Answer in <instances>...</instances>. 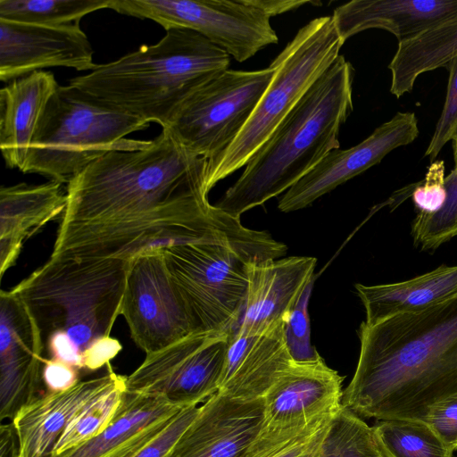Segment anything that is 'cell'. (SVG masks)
Here are the masks:
<instances>
[{"instance_id": "6da1fadb", "label": "cell", "mask_w": 457, "mask_h": 457, "mask_svg": "<svg viewBox=\"0 0 457 457\" xmlns=\"http://www.w3.org/2000/svg\"><path fill=\"white\" fill-rule=\"evenodd\" d=\"M207 160L168 128L144 147L101 156L67 184L52 258H116L184 244L229 248L243 260L262 234L208 201Z\"/></svg>"}, {"instance_id": "7a4b0ae2", "label": "cell", "mask_w": 457, "mask_h": 457, "mask_svg": "<svg viewBox=\"0 0 457 457\" xmlns=\"http://www.w3.org/2000/svg\"><path fill=\"white\" fill-rule=\"evenodd\" d=\"M355 372L341 404L377 420H423L430 404L457 393V295L417 313L359 328Z\"/></svg>"}, {"instance_id": "3957f363", "label": "cell", "mask_w": 457, "mask_h": 457, "mask_svg": "<svg viewBox=\"0 0 457 457\" xmlns=\"http://www.w3.org/2000/svg\"><path fill=\"white\" fill-rule=\"evenodd\" d=\"M354 69L339 55L245 165L215 204L241 214L287 191L340 147L339 131L353 109Z\"/></svg>"}, {"instance_id": "277c9868", "label": "cell", "mask_w": 457, "mask_h": 457, "mask_svg": "<svg viewBox=\"0 0 457 457\" xmlns=\"http://www.w3.org/2000/svg\"><path fill=\"white\" fill-rule=\"evenodd\" d=\"M154 45L98 64L69 85L166 128L182 103L198 87L228 70L229 54L195 31L165 30Z\"/></svg>"}, {"instance_id": "5b68a950", "label": "cell", "mask_w": 457, "mask_h": 457, "mask_svg": "<svg viewBox=\"0 0 457 457\" xmlns=\"http://www.w3.org/2000/svg\"><path fill=\"white\" fill-rule=\"evenodd\" d=\"M129 265L116 258L50 257L11 290L31 312L44 343L63 332L82 361L94 342L110 336L121 314Z\"/></svg>"}, {"instance_id": "8992f818", "label": "cell", "mask_w": 457, "mask_h": 457, "mask_svg": "<svg viewBox=\"0 0 457 457\" xmlns=\"http://www.w3.org/2000/svg\"><path fill=\"white\" fill-rule=\"evenodd\" d=\"M149 123L71 85L58 86L37 124L23 173L68 184L112 151H133L148 141L126 138Z\"/></svg>"}, {"instance_id": "52a82bcc", "label": "cell", "mask_w": 457, "mask_h": 457, "mask_svg": "<svg viewBox=\"0 0 457 457\" xmlns=\"http://www.w3.org/2000/svg\"><path fill=\"white\" fill-rule=\"evenodd\" d=\"M331 16L302 27L271 62L274 74L249 120L230 145L207 162L204 190L245 166L301 98L340 55Z\"/></svg>"}, {"instance_id": "ba28073f", "label": "cell", "mask_w": 457, "mask_h": 457, "mask_svg": "<svg viewBox=\"0 0 457 457\" xmlns=\"http://www.w3.org/2000/svg\"><path fill=\"white\" fill-rule=\"evenodd\" d=\"M162 251L197 331L235 333L246 299V263L219 245H170Z\"/></svg>"}, {"instance_id": "9c48e42d", "label": "cell", "mask_w": 457, "mask_h": 457, "mask_svg": "<svg viewBox=\"0 0 457 457\" xmlns=\"http://www.w3.org/2000/svg\"><path fill=\"white\" fill-rule=\"evenodd\" d=\"M274 68L227 70L195 90L168 128L192 153L213 160L237 138L271 81Z\"/></svg>"}, {"instance_id": "30bf717a", "label": "cell", "mask_w": 457, "mask_h": 457, "mask_svg": "<svg viewBox=\"0 0 457 457\" xmlns=\"http://www.w3.org/2000/svg\"><path fill=\"white\" fill-rule=\"evenodd\" d=\"M110 9L165 30L195 31L240 62L278 41L270 17L254 0H112Z\"/></svg>"}, {"instance_id": "8fae6325", "label": "cell", "mask_w": 457, "mask_h": 457, "mask_svg": "<svg viewBox=\"0 0 457 457\" xmlns=\"http://www.w3.org/2000/svg\"><path fill=\"white\" fill-rule=\"evenodd\" d=\"M232 334L195 331L154 353L126 376V392L196 406L218 393Z\"/></svg>"}, {"instance_id": "7c38bea8", "label": "cell", "mask_w": 457, "mask_h": 457, "mask_svg": "<svg viewBox=\"0 0 457 457\" xmlns=\"http://www.w3.org/2000/svg\"><path fill=\"white\" fill-rule=\"evenodd\" d=\"M145 354L197 331L167 270L162 247L129 261L121 314Z\"/></svg>"}, {"instance_id": "4fadbf2b", "label": "cell", "mask_w": 457, "mask_h": 457, "mask_svg": "<svg viewBox=\"0 0 457 457\" xmlns=\"http://www.w3.org/2000/svg\"><path fill=\"white\" fill-rule=\"evenodd\" d=\"M45 343L24 303L12 291L0 292V420H12L37 398Z\"/></svg>"}, {"instance_id": "5bb4252c", "label": "cell", "mask_w": 457, "mask_h": 457, "mask_svg": "<svg viewBox=\"0 0 457 457\" xmlns=\"http://www.w3.org/2000/svg\"><path fill=\"white\" fill-rule=\"evenodd\" d=\"M419 136L414 112H397L363 141L345 150L335 149L279 198L283 212L298 211L321 195L378 164L397 147L412 143Z\"/></svg>"}, {"instance_id": "9a60e30c", "label": "cell", "mask_w": 457, "mask_h": 457, "mask_svg": "<svg viewBox=\"0 0 457 457\" xmlns=\"http://www.w3.org/2000/svg\"><path fill=\"white\" fill-rule=\"evenodd\" d=\"M94 50L79 23L43 26L0 19V79H15L48 67L92 71Z\"/></svg>"}, {"instance_id": "2e32d148", "label": "cell", "mask_w": 457, "mask_h": 457, "mask_svg": "<svg viewBox=\"0 0 457 457\" xmlns=\"http://www.w3.org/2000/svg\"><path fill=\"white\" fill-rule=\"evenodd\" d=\"M265 423L264 398L216 393L199 407L169 457H246Z\"/></svg>"}, {"instance_id": "e0dca14e", "label": "cell", "mask_w": 457, "mask_h": 457, "mask_svg": "<svg viewBox=\"0 0 457 457\" xmlns=\"http://www.w3.org/2000/svg\"><path fill=\"white\" fill-rule=\"evenodd\" d=\"M317 260L290 256L246 264L247 291L237 333L256 336L285 324L314 278Z\"/></svg>"}, {"instance_id": "ac0fdd59", "label": "cell", "mask_w": 457, "mask_h": 457, "mask_svg": "<svg viewBox=\"0 0 457 457\" xmlns=\"http://www.w3.org/2000/svg\"><path fill=\"white\" fill-rule=\"evenodd\" d=\"M344 378L319 358L294 361L265 395V423L312 420L337 411Z\"/></svg>"}, {"instance_id": "d6986e66", "label": "cell", "mask_w": 457, "mask_h": 457, "mask_svg": "<svg viewBox=\"0 0 457 457\" xmlns=\"http://www.w3.org/2000/svg\"><path fill=\"white\" fill-rule=\"evenodd\" d=\"M110 364L99 377L69 389L47 392L22 407L11 420L19 440V457H48L71 420L121 377Z\"/></svg>"}, {"instance_id": "ffe728a7", "label": "cell", "mask_w": 457, "mask_h": 457, "mask_svg": "<svg viewBox=\"0 0 457 457\" xmlns=\"http://www.w3.org/2000/svg\"><path fill=\"white\" fill-rule=\"evenodd\" d=\"M457 13V0H353L331 15L344 43L369 29L392 33L398 41L411 38Z\"/></svg>"}, {"instance_id": "44dd1931", "label": "cell", "mask_w": 457, "mask_h": 457, "mask_svg": "<svg viewBox=\"0 0 457 457\" xmlns=\"http://www.w3.org/2000/svg\"><path fill=\"white\" fill-rule=\"evenodd\" d=\"M284 327L256 336L231 335L219 393L242 400L265 396L293 362Z\"/></svg>"}, {"instance_id": "7402d4cb", "label": "cell", "mask_w": 457, "mask_h": 457, "mask_svg": "<svg viewBox=\"0 0 457 457\" xmlns=\"http://www.w3.org/2000/svg\"><path fill=\"white\" fill-rule=\"evenodd\" d=\"M180 409L162 396L126 392L113 420L100 434L48 457H131L157 436Z\"/></svg>"}, {"instance_id": "603a6c76", "label": "cell", "mask_w": 457, "mask_h": 457, "mask_svg": "<svg viewBox=\"0 0 457 457\" xmlns=\"http://www.w3.org/2000/svg\"><path fill=\"white\" fill-rule=\"evenodd\" d=\"M67 204L63 184L20 183L0 189V276L18 259L24 242L62 217Z\"/></svg>"}, {"instance_id": "cb8c5ba5", "label": "cell", "mask_w": 457, "mask_h": 457, "mask_svg": "<svg viewBox=\"0 0 457 457\" xmlns=\"http://www.w3.org/2000/svg\"><path fill=\"white\" fill-rule=\"evenodd\" d=\"M52 72L37 71L0 90V149L7 168L23 169L39 120L58 87Z\"/></svg>"}, {"instance_id": "d4e9b609", "label": "cell", "mask_w": 457, "mask_h": 457, "mask_svg": "<svg viewBox=\"0 0 457 457\" xmlns=\"http://www.w3.org/2000/svg\"><path fill=\"white\" fill-rule=\"evenodd\" d=\"M367 325L400 314L417 313L457 295V265H441L411 279L373 286L355 285Z\"/></svg>"}, {"instance_id": "484cf974", "label": "cell", "mask_w": 457, "mask_h": 457, "mask_svg": "<svg viewBox=\"0 0 457 457\" xmlns=\"http://www.w3.org/2000/svg\"><path fill=\"white\" fill-rule=\"evenodd\" d=\"M457 56V13L418 35L400 41L388 64L390 92L396 98L410 93L417 78L446 67Z\"/></svg>"}, {"instance_id": "4316f807", "label": "cell", "mask_w": 457, "mask_h": 457, "mask_svg": "<svg viewBox=\"0 0 457 457\" xmlns=\"http://www.w3.org/2000/svg\"><path fill=\"white\" fill-rule=\"evenodd\" d=\"M372 428L383 457H453V451L424 420H382Z\"/></svg>"}, {"instance_id": "83f0119b", "label": "cell", "mask_w": 457, "mask_h": 457, "mask_svg": "<svg viewBox=\"0 0 457 457\" xmlns=\"http://www.w3.org/2000/svg\"><path fill=\"white\" fill-rule=\"evenodd\" d=\"M112 0H0V19L21 23L62 26L79 23L88 13L110 9Z\"/></svg>"}, {"instance_id": "f1b7e54d", "label": "cell", "mask_w": 457, "mask_h": 457, "mask_svg": "<svg viewBox=\"0 0 457 457\" xmlns=\"http://www.w3.org/2000/svg\"><path fill=\"white\" fill-rule=\"evenodd\" d=\"M312 457H383L372 427L341 405Z\"/></svg>"}, {"instance_id": "f546056e", "label": "cell", "mask_w": 457, "mask_h": 457, "mask_svg": "<svg viewBox=\"0 0 457 457\" xmlns=\"http://www.w3.org/2000/svg\"><path fill=\"white\" fill-rule=\"evenodd\" d=\"M126 376L83 407L67 424L49 456L58 455L100 434L112 422L126 394Z\"/></svg>"}, {"instance_id": "4dcf8cb0", "label": "cell", "mask_w": 457, "mask_h": 457, "mask_svg": "<svg viewBox=\"0 0 457 457\" xmlns=\"http://www.w3.org/2000/svg\"><path fill=\"white\" fill-rule=\"evenodd\" d=\"M446 200L433 213L418 212L411 224V237L416 247L435 250L457 236V169L445 176Z\"/></svg>"}, {"instance_id": "1f68e13d", "label": "cell", "mask_w": 457, "mask_h": 457, "mask_svg": "<svg viewBox=\"0 0 457 457\" xmlns=\"http://www.w3.org/2000/svg\"><path fill=\"white\" fill-rule=\"evenodd\" d=\"M314 278L305 288L284 327V336L288 353L294 361H309L320 355L311 343V324L308 304Z\"/></svg>"}, {"instance_id": "d6a6232c", "label": "cell", "mask_w": 457, "mask_h": 457, "mask_svg": "<svg viewBox=\"0 0 457 457\" xmlns=\"http://www.w3.org/2000/svg\"><path fill=\"white\" fill-rule=\"evenodd\" d=\"M448 85L444 107L436 125L433 136L424 153V157L432 162L443 147L452 140L457 128V56L447 65Z\"/></svg>"}, {"instance_id": "836d02e7", "label": "cell", "mask_w": 457, "mask_h": 457, "mask_svg": "<svg viewBox=\"0 0 457 457\" xmlns=\"http://www.w3.org/2000/svg\"><path fill=\"white\" fill-rule=\"evenodd\" d=\"M198 410L197 405L180 409L157 436L131 457H169L179 438L197 415Z\"/></svg>"}, {"instance_id": "e575fe53", "label": "cell", "mask_w": 457, "mask_h": 457, "mask_svg": "<svg viewBox=\"0 0 457 457\" xmlns=\"http://www.w3.org/2000/svg\"><path fill=\"white\" fill-rule=\"evenodd\" d=\"M445 170L444 161L435 160L424 180L415 187L411 197L418 212L433 213L444 205L447 196Z\"/></svg>"}, {"instance_id": "d590c367", "label": "cell", "mask_w": 457, "mask_h": 457, "mask_svg": "<svg viewBox=\"0 0 457 457\" xmlns=\"http://www.w3.org/2000/svg\"><path fill=\"white\" fill-rule=\"evenodd\" d=\"M423 420L449 448L457 449V393L430 404Z\"/></svg>"}, {"instance_id": "8d00e7d4", "label": "cell", "mask_w": 457, "mask_h": 457, "mask_svg": "<svg viewBox=\"0 0 457 457\" xmlns=\"http://www.w3.org/2000/svg\"><path fill=\"white\" fill-rule=\"evenodd\" d=\"M42 380L47 392L66 390L80 381L78 369L49 358L43 361Z\"/></svg>"}, {"instance_id": "74e56055", "label": "cell", "mask_w": 457, "mask_h": 457, "mask_svg": "<svg viewBox=\"0 0 457 457\" xmlns=\"http://www.w3.org/2000/svg\"><path fill=\"white\" fill-rule=\"evenodd\" d=\"M122 350L119 340L111 336H105L96 342L84 353L82 356V369L86 371H96L110 364Z\"/></svg>"}, {"instance_id": "f35d334b", "label": "cell", "mask_w": 457, "mask_h": 457, "mask_svg": "<svg viewBox=\"0 0 457 457\" xmlns=\"http://www.w3.org/2000/svg\"><path fill=\"white\" fill-rule=\"evenodd\" d=\"M329 421L281 451L274 457H312L325 436Z\"/></svg>"}, {"instance_id": "ab89813d", "label": "cell", "mask_w": 457, "mask_h": 457, "mask_svg": "<svg viewBox=\"0 0 457 457\" xmlns=\"http://www.w3.org/2000/svg\"><path fill=\"white\" fill-rule=\"evenodd\" d=\"M254 3L260 8H262L270 18L272 16L297 9L304 4H321L320 2L296 0H254Z\"/></svg>"}, {"instance_id": "60d3db41", "label": "cell", "mask_w": 457, "mask_h": 457, "mask_svg": "<svg viewBox=\"0 0 457 457\" xmlns=\"http://www.w3.org/2000/svg\"><path fill=\"white\" fill-rule=\"evenodd\" d=\"M19 440L15 428L10 423L0 426V457H19Z\"/></svg>"}, {"instance_id": "b9f144b4", "label": "cell", "mask_w": 457, "mask_h": 457, "mask_svg": "<svg viewBox=\"0 0 457 457\" xmlns=\"http://www.w3.org/2000/svg\"><path fill=\"white\" fill-rule=\"evenodd\" d=\"M451 141H452L453 161H454V168L453 169H457V128L454 131V134H453Z\"/></svg>"}]
</instances>
